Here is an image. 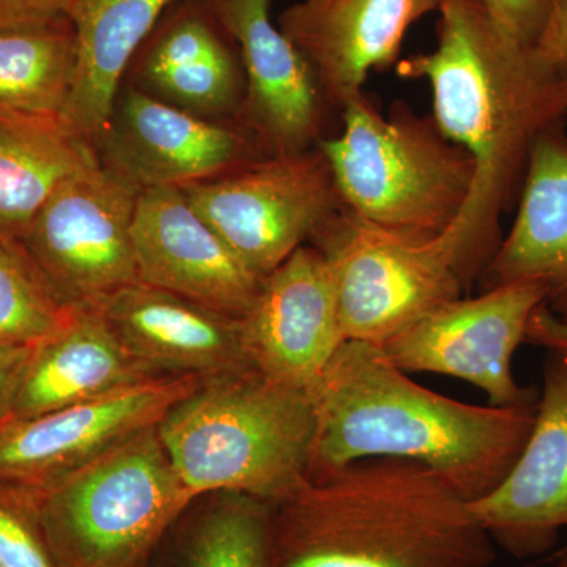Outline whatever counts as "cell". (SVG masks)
Returning a JSON list of instances; mask_svg holds the SVG:
<instances>
[{
	"mask_svg": "<svg viewBox=\"0 0 567 567\" xmlns=\"http://www.w3.org/2000/svg\"><path fill=\"white\" fill-rule=\"evenodd\" d=\"M436 13L434 50L401 59L395 71L429 82L436 126L475 162V188L456 230L486 276L503 240L499 219L518 199L537 136L566 121L561 78L536 47L499 29L481 0H445Z\"/></svg>",
	"mask_w": 567,
	"mask_h": 567,
	"instance_id": "obj_1",
	"label": "cell"
},
{
	"mask_svg": "<svg viewBox=\"0 0 567 567\" xmlns=\"http://www.w3.org/2000/svg\"><path fill=\"white\" fill-rule=\"evenodd\" d=\"M317 431L308 481L364 458L431 468L466 502L492 494L527 445L536 405H473L429 390L382 347L346 341L315 391Z\"/></svg>",
	"mask_w": 567,
	"mask_h": 567,
	"instance_id": "obj_2",
	"label": "cell"
},
{
	"mask_svg": "<svg viewBox=\"0 0 567 567\" xmlns=\"http://www.w3.org/2000/svg\"><path fill=\"white\" fill-rule=\"evenodd\" d=\"M275 567H492L470 502L427 466L364 458L271 506Z\"/></svg>",
	"mask_w": 567,
	"mask_h": 567,
	"instance_id": "obj_3",
	"label": "cell"
},
{
	"mask_svg": "<svg viewBox=\"0 0 567 567\" xmlns=\"http://www.w3.org/2000/svg\"><path fill=\"white\" fill-rule=\"evenodd\" d=\"M316 431L315 394L254 369L203 380L158 424L194 498L241 494L271 506L308 483Z\"/></svg>",
	"mask_w": 567,
	"mask_h": 567,
	"instance_id": "obj_4",
	"label": "cell"
},
{
	"mask_svg": "<svg viewBox=\"0 0 567 567\" xmlns=\"http://www.w3.org/2000/svg\"><path fill=\"white\" fill-rule=\"evenodd\" d=\"M341 111V132L317 148L346 210L410 240H435L453 229L475 188L472 155L409 104L394 103L385 114L361 92Z\"/></svg>",
	"mask_w": 567,
	"mask_h": 567,
	"instance_id": "obj_5",
	"label": "cell"
},
{
	"mask_svg": "<svg viewBox=\"0 0 567 567\" xmlns=\"http://www.w3.org/2000/svg\"><path fill=\"white\" fill-rule=\"evenodd\" d=\"M32 494L63 567H151L197 502L175 473L158 425Z\"/></svg>",
	"mask_w": 567,
	"mask_h": 567,
	"instance_id": "obj_6",
	"label": "cell"
},
{
	"mask_svg": "<svg viewBox=\"0 0 567 567\" xmlns=\"http://www.w3.org/2000/svg\"><path fill=\"white\" fill-rule=\"evenodd\" d=\"M309 245L330 264L347 341L383 346L483 278L456 227L435 240H410L344 208Z\"/></svg>",
	"mask_w": 567,
	"mask_h": 567,
	"instance_id": "obj_7",
	"label": "cell"
},
{
	"mask_svg": "<svg viewBox=\"0 0 567 567\" xmlns=\"http://www.w3.org/2000/svg\"><path fill=\"white\" fill-rule=\"evenodd\" d=\"M200 216L264 278L344 210L319 148L262 156L213 181L183 186Z\"/></svg>",
	"mask_w": 567,
	"mask_h": 567,
	"instance_id": "obj_8",
	"label": "cell"
},
{
	"mask_svg": "<svg viewBox=\"0 0 567 567\" xmlns=\"http://www.w3.org/2000/svg\"><path fill=\"white\" fill-rule=\"evenodd\" d=\"M134 186L102 163L63 183L20 241L41 275L76 308H95L140 281Z\"/></svg>",
	"mask_w": 567,
	"mask_h": 567,
	"instance_id": "obj_9",
	"label": "cell"
},
{
	"mask_svg": "<svg viewBox=\"0 0 567 567\" xmlns=\"http://www.w3.org/2000/svg\"><path fill=\"white\" fill-rule=\"evenodd\" d=\"M543 305L540 284H499L480 297L440 306L380 347L406 374L431 372L472 383L487 395L488 405H536L539 393L517 382L513 358Z\"/></svg>",
	"mask_w": 567,
	"mask_h": 567,
	"instance_id": "obj_10",
	"label": "cell"
},
{
	"mask_svg": "<svg viewBox=\"0 0 567 567\" xmlns=\"http://www.w3.org/2000/svg\"><path fill=\"white\" fill-rule=\"evenodd\" d=\"M204 379L162 375L0 427V486L37 492L162 423Z\"/></svg>",
	"mask_w": 567,
	"mask_h": 567,
	"instance_id": "obj_11",
	"label": "cell"
},
{
	"mask_svg": "<svg viewBox=\"0 0 567 567\" xmlns=\"http://www.w3.org/2000/svg\"><path fill=\"white\" fill-rule=\"evenodd\" d=\"M96 147L100 163L140 193L213 181L265 156L238 123L212 122L141 91L117 99Z\"/></svg>",
	"mask_w": 567,
	"mask_h": 567,
	"instance_id": "obj_12",
	"label": "cell"
},
{
	"mask_svg": "<svg viewBox=\"0 0 567 567\" xmlns=\"http://www.w3.org/2000/svg\"><path fill=\"white\" fill-rule=\"evenodd\" d=\"M241 346L254 371L315 394L347 341L330 264L305 245L264 276L240 317Z\"/></svg>",
	"mask_w": 567,
	"mask_h": 567,
	"instance_id": "obj_13",
	"label": "cell"
},
{
	"mask_svg": "<svg viewBox=\"0 0 567 567\" xmlns=\"http://www.w3.org/2000/svg\"><path fill=\"white\" fill-rule=\"evenodd\" d=\"M271 0H212L213 18L238 47L245 96L237 123L265 156L311 151L322 140L324 96L301 51L271 21Z\"/></svg>",
	"mask_w": 567,
	"mask_h": 567,
	"instance_id": "obj_14",
	"label": "cell"
},
{
	"mask_svg": "<svg viewBox=\"0 0 567 567\" xmlns=\"http://www.w3.org/2000/svg\"><path fill=\"white\" fill-rule=\"evenodd\" d=\"M535 423L506 480L470 503L496 548L527 559L567 528V353L546 350Z\"/></svg>",
	"mask_w": 567,
	"mask_h": 567,
	"instance_id": "obj_15",
	"label": "cell"
},
{
	"mask_svg": "<svg viewBox=\"0 0 567 567\" xmlns=\"http://www.w3.org/2000/svg\"><path fill=\"white\" fill-rule=\"evenodd\" d=\"M133 246L141 282L224 315L244 316L262 281L205 221L182 188L140 194Z\"/></svg>",
	"mask_w": 567,
	"mask_h": 567,
	"instance_id": "obj_16",
	"label": "cell"
},
{
	"mask_svg": "<svg viewBox=\"0 0 567 567\" xmlns=\"http://www.w3.org/2000/svg\"><path fill=\"white\" fill-rule=\"evenodd\" d=\"M445 0H301L279 29L311 63L324 102L342 110L372 71L401 61L406 32Z\"/></svg>",
	"mask_w": 567,
	"mask_h": 567,
	"instance_id": "obj_17",
	"label": "cell"
},
{
	"mask_svg": "<svg viewBox=\"0 0 567 567\" xmlns=\"http://www.w3.org/2000/svg\"><path fill=\"white\" fill-rule=\"evenodd\" d=\"M99 311L123 347L156 374L205 380L252 369L240 317L141 281L112 295Z\"/></svg>",
	"mask_w": 567,
	"mask_h": 567,
	"instance_id": "obj_18",
	"label": "cell"
},
{
	"mask_svg": "<svg viewBox=\"0 0 567 567\" xmlns=\"http://www.w3.org/2000/svg\"><path fill=\"white\" fill-rule=\"evenodd\" d=\"M516 218L496 249L487 287L516 281L540 284L546 306L567 320V133L554 123L533 145Z\"/></svg>",
	"mask_w": 567,
	"mask_h": 567,
	"instance_id": "obj_19",
	"label": "cell"
},
{
	"mask_svg": "<svg viewBox=\"0 0 567 567\" xmlns=\"http://www.w3.org/2000/svg\"><path fill=\"white\" fill-rule=\"evenodd\" d=\"M175 0H71L74 76L63 130L99 144L114 114L125 70Z\"/></svg>",
	"mask_w": 567,
	"mask_h": 567,
	"instance_id": "obj_20",
	"label": "cell"
},
{
	"mask_svg": "<svg viewBox=\"0 0 567 567\" xmlns=\"http://www.w3.org/2000/svg\"><path fill=\"white\" fill-rule=\"evenodd\" d=\"M156 377L162 374L123 347L99 309L80 308L62 331L33 350L10 421L84 404Z\"/></svg>",
	"mask_w": 567,
	"mask_h": 567,
	"instance_id": "obj_21",
	"label": "cell"
},
{
	"mask_svg": "<svg viewBox=\"0 0 567 567\" xmlns=\"http://www.w3.org/2000/svg\"><path fill=\"white\" fill-rule=\"evenodd\" d=\"M221 31L199 11H182L153 40L142 63V80L164 102L182 110L207 118L237 117L245 74Z\"/></svg>",
	"mask_w": 567,
	"mask_h": 567,
	"instance_id": "obj_22",
	"label": "cell"
},
{
	"mask_svg": "<svg viewBox=\"0 0 567 567\" xmlns=\"http://www.w3.org/2000/svg\"><path fill=\"white\" fill-rule=\"evenodd\" d=\"M74 76L69 21L0 29V123L63 130ZM65 132V130H63Z\"/></svg>",
	"mask_w": 567,
	"mask_h": 567,
	"instance_id": "obj_23",
	"label": "cell"
},
{
	"mask_svg": "<svg viewBox=\"0 0 567 567\" xmlns=\"http://www.w3.org/2000/svg\"><path fill=\"white\" fill-rule=\"evenodd\" d=\"M99 163L95 145L63 130L0 123V238L20 244L63 183Z\"/></svg>",
	"mask_w": 567,
	"mask_h": 567,
	"instance_id": "obj_24",
	"label": "cell"
},
{
	"mask_svg": "<svg viewBox=\"0 0 567 567\" xmlns=\"http://www.w3.org/2000/svg\"><path fill=\"white\" fill-rule=\"evenodd\" d=\"M183 514L174 567H275L271 505L241 494H213Z\"/></svg>",
	"mask_w": 567,
	"mask_h": 567,
	"instance_id": "obj_25",
	"label": "cell"
},
{
	"mask_svg": "<svg viewBox=\"0 0 567 567\" xmlns=\"http://www.w3.org/2000/svg\"><path fill=\"white\" fill-rule=\"evenodd\" d=\"M62 300L18 241L0 238V342L37 347L73 320Z\"/></svg>",
	"mask_w": 567,
	"mask_h": 567,
	"instance_id": "obj_26",
	"label": "cell"
},
{
	"mask_svg": "<svg viewBox=\"0 0 567 567\" xmlns=\"http://www.w3.org/2000/svg\"><path fill=\"white\" fill-rule=\"evenodd\" d=\"M0 567H63L32 492L0 486Z\"/></svg>",
	"mask_w": 567,
	"mask_h": 567,
	"instance_id": "obj_27",
	"label": "cell"
},
{
	"mask_svg": "<svg viewBox=\"0 0 567 567\" xmlns=\"http://www.w3.org/2000/svg\"><path fill=\"white\" fill-rule=\"evenodd\" d=\"M499 29L520 43L536 47L550 11L551 0H481Z\"/></svg>",
	"mask_w": 567,
	"mask_h": 567,
	"instance_id": "obj_28",
	"label": "cell"
},
{
	"mask_svg": "<svg viewBox=\"0 0 567 567\" xmlns=\"http://www.w3.org/2000/svg\"><path fill=\"white\" fill-rule=\"evenodd\" d=\"M71 0H0V29L40 28L65 18Z\"/></svg>",
	"mask_w": 567,
	"mask_h": 567,
	"instance_id": "obj_29",
	"label": "cell"
},
{
	"mask_svg": "<svg viewBox=\"0 0 567 567\" xmlns=\"http://www.w3.org/2000/svg\"><path fill=\"white\" fill-rule=\"evenodd\" d=\"M35 347L0 342V427L11 420L14 399Z\"/></svg>",
	"mask_w": 567,
	"mask_h": 567,
	"instance_id": "obj_30",
	"label": "cell"
},
{
	"mask_svg": "<svg viewBox=\"0 0 567 567\" xmlns=\"http://www.w3.org/2000/svg\"><path fill=\"white\" fill-rule=\"evenodd\" d=\"M544 61L559 78L567 74V0H551L543 35L536 44Z\"/></svg>",
	"mask_w": 567,
	"mask_h": 567,
	"instance_id": "obj_31",
	"label": "cell"
},
{
	"mask_svg": "<svg viewBox=\"0 0 567 567\" xmlns=\"http://www.w3.org/2000/svg\"><path fill=\"white\" fill-rule=\"evenodd\" d=\"M527 342L551 352L567 353V320L548 311L546 305L539 306L529 319Z\"/></svg>",
	"mask_w": 567,
	"mask_h": 567,
	"instance_id": "obj_32",
	"label": "cell"
},
{
	"mask_svg": "<svg viewBox=\"0 0 567 567\" xmlns=\"http://www.w3.org/2000/svg\"><path fill=\"white\" fill-rule=\"evenodd\" d=\"M559 92H561L563 111H565V117L567 118V74L561 78V85H559Z\"/></svg>",
	"mask_w": 567,
	"mask_h": 567,
	"instance_id": "obj_33",
	"label": "cell"
},
{
	"mask_svg": "<svg viewBox=\"0 0 567 567\" xmlns=\"http://www.w3.org/2000/svg\"><path fill=\"white\" fill-rule=\"evenodd\" d=\"M557 567H567V557L563 558L561 561H559V565Z\"/></svg>",
	"mask_w": 567,
	"mask_h": 567,
	"instance_id": "obj_34",
	"label": "cell"
}]
</instances>
